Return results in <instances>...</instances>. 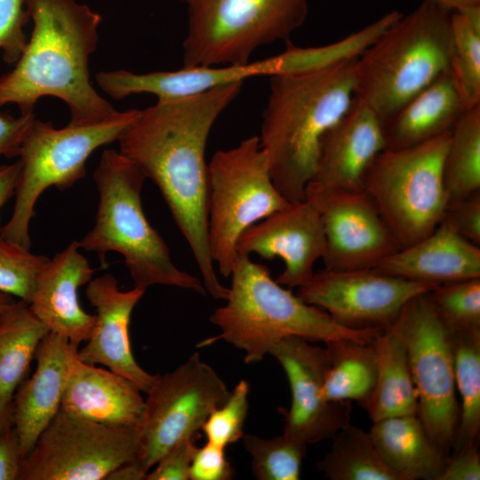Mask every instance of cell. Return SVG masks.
<instances>
[{
    "label": "cell",
    "mask_w": 480,
    "mask_h": 480,
    "mask_svg": "<svg viewBox=\"0 0 480 480\" xmlns=\"http://www.w3.org/2000/svg\"><path fill=\"white\" fill-rule=\"evenodd\" d=\"M243 83L200 94L158 101L140 113L118 140L119 152L159 188L215 300H226L208 239L209 175L205 150L210 132L237 97Z\"/></svg>",
    "instance_id": "1"
},
{
    "label": "cell",
    "mask_w": 480,
    "mask_h": 480,
    "mask_svg": "<svg viewBox=\"0 0 480 480\" xmlns=\"http://www.w3.org/2000/svg\"><path fill=\"white\" fill-rule=\"evenodd\" d=\"M34 28L15 68L0 76V108L33 112L44 96L63 100L70 122H100L117 110L92 86L89 59L97 49L99 13L75 0H26Z\"/></svg>",
    "instance_id": "2"
},
{
    "label": "cell",
    "mask_w": 480,
    "mask_h": 480,
    "mask_svg": "<svg viewBox=\"0 0 480 480\" xmlns=\"http://www.w3.org/2000/svg\"><path fill=\"white\" fill-rule=\"evenodd\" d=\"M356 59L269 76L258 137L273 182L289 203L305 199L321 140L353 103Z\"/></svg>",
    "instance_id": "3"
},
{
    "label": "cell",
    "mask_w": 480,
    "mask_h": 480,
    "mask_svg": "<svg viewBox=\"0 0 480 480\" xmlns=\"http://www.w3.org/2000/svg\"><path fill=\"white\" fill-rule=\"evenodd\" d=\"M227 303L209 320L220 327L203 347L223 340L244 352V362L261 361L279 340L299 337L310 342L349 340L373 343L383 330H356L334 321L325 311L303 301L271 277L267 266L237 253Z\"/></svg>",
    "instance_id": "4"
},
{
    "label": "cell",
    "mask_w": 480,
    "mask_h": 480,
    "mask_svg": "<svg viewBox=\"0 0 480 480\" xmlns=\"http://www.w3.org/2000/svg\"><path fill=\"white\" fill-rule=\"evenodd\" d=\"M99 204L92 228L79 241L80 249L98 254L105 268L106 254L116 252L133 280L146 291L152 285L174 286L206 295L198 277L180 269L160 234L145 216L141 191L144 173L114 149H105L93 172Z\"/></svg>",
    "instance_id": "5"
},
{
    "label": "cell",
    "mask_w": 480,
    "mask_h": 480,
    "mask_svg": "<svg viewBox=\"0 0 480 480\" xmlns=\"http://www.w3.org/2000/svg\"><path fill=\"white\" fill-rule=\"evenodd\" d=\"M452 12L435 0H423L356 60L354 100L382 124L450 69Z\"/></svg>",
    "instance_id": "6"
},
{
    "label": "cell",
    "mask_w": 480,
    "mask_h": 480,
    "mask_svg": "<svg viewBox=\"0 0 480 480\" xmlns=\"http://www.w3.org/2000/svg\"><path fill=\"white\" fill-rule=\"evenodd\" d=\"M139 113L138 109L116 111L98 123H68L60 129L36 118L17 155L20 172L13 211L0 236L30 249L29 225L42 193L50 187L64 190L84 178L89 156L97 148L118 140Z\"/></svg>",
    "instance_id": "7"
},
{
    "label": "cell",
    "mask_w": 480,
    "mask_h": 480,
    "mask_svg": "<svg viewBox=\"0 0 480 480\" xmlns=\"http://www.w3.org/2000/svg\"><path fill=\"white\" fill-rule=\"evenodd\" d=\"M451 132L409 148H385L364 173L362 188L401 248L428 236L444 218L443 164Z\"/></svg>",
    "instance_id": "8"
},
{
    "label": "cell",
    "mask_w": 480,
    "mask_h": 480,
    "mask_svg": "<svg viewBox=\"0 0 480 480\" xmlns=\"http://www.w3.org/2000/svg\"><path fill=\"white\" fill-rule=\"evenodd\" d=\"M187 5L183 67L244 64L259 48L290 41L308 0H179Z\"/></svg>",
    "instance_id": "9"
},
{
    "label": "cell",
    "mask_w": 480,
    "mask_h": 480,
    "mask_svg": "<svg viewBox=\"0 0 480 480\" xmlns=\"http://www.w3.org/2000/svg\"><path fill=\"white\" fill-rule=\"evenodd\" d=\"M208 239L211 257L230 276L241 235L289 202L273 182L258 136L218 150L208 163Z\"/></svg>",
    "instance_id": "10"
},
{
    "label": "cell",
    "mask_w": 480,
    "mask_h": 480,
    "mask_svg": "<svg viewBox=\"0 0 480 480\" xmlns=\"http://www.w3.org/2000/svg\"><path fill=\"white\" fill-rule=\"evenodd\" d=\"M230 392L198 353L173 371L157 374L134 427L136 460L144 470L148 472L167 451L193 437Z\"/></svg>",
    "instance_id": "11"
},
{
    "label": "cell",
    "mask_w": 480,
    "mask_h": 480,
    "mask_svg": "<svg viewBox=\"0 0 480 480\" xmlns=\"http://www.w3.org/2000/svg\"><path fill=\"white\" fill-rule=\"evenodd\" d=\"M428 292L411 299L392 325L406 349L418 394V416L448 457L460 415L452 333L436 315Z\"/></svg>",
    "instance_id": "12"
},
{
    "label": "cell",
    "mask_w": 480,
    "mask_h": 480,
    "mask_svg": "<svg viewBox=\"0 0 480 480\" xmlns=\"http://www.w3.org/2000/svg\"><path fill=\"white\" fill-rule=\"evenodd\" d=\"M134 460V428L97 423L60 409L22 459L19 480H106Z\"/></svg>",
    "instance_id": "13"
},
{
    "label": "cell",
    "mask_w": 480,
    "mask_h": 480,
    "mask_svg": "<svg viewBox=\"0 0 480 480\" xmlns=\"http://www.w3.org/2000/svg\"><path fill=\"white\" fill-rule=\"evenodd\" d=\"M438 284L411 281L375 268L315 272L298 287L306 303L325 311L338 324L356 330H385L413 297Z\"/></svg>",
    "instance_id": "14"
},
{
    "label": "cell",
    "mask_w": 480,
    "mask_h": 480,
    "mask_svg": "<svg viewBox=\"0 0 480 480\" xmlns=\"http://www.w3.org/2000/svg\"><path fill=\"white\" fill-rule=\"evenodd\" d=\"M305 199L317 210L325 237V269L374 268L401 246L364 190L307 189Z\"/></svg>",
    "instance_id": "15"
},
{
    "label": "cell",
    "mask_w": 480,
    "mask_h": 480,
    "mask_svg": "<svg viewBox=\"0 0 480 480\" xmlns=\"http://www.w3.org/2000/svg\"><path fill=\"white\" fill-rule=\"evenodd\" d=\"M283 367L291 389L288 409H282L283 433L306 444L332 439L350 423V402H331L324 394L325 348L299 337L279 340L270 350Z\"/></svg>",
    "instance_id": "16"
},
{
    "label": "cell",
    "mask_w": 480,
    "mask_h": 480,
    "mask_svg": "<svg viewBox=\"0 0 480 480\" xmlns=\"http://www.w3.org/2000/svg\"><path fill=\"white\" fill-rule=\"evenodd\" d=\"M325 251V237L316 207L304 199L289 203L248 228L239 237L236 252L272 260L280 258L284 268L276 281L298 288L315 273L314 266Z\"/></svg>",
    "instance_id": "17"
},
{
    "label": "cell",
    "mask_w": 480,
    "mask_h": 480,
    "mask_svg": "<svg viewBox=\"0 0 480 480\" xmlns=\"http://www.w3.org/2000/svg\"><path fill=\"white\" fill-rule=\"evenodd\" d=\"M144 292L135 286L122 291L116 278L109 273L92 278L85 294L95 308L96 319L90 338L78 349L77 356L86 364L106 366L147 394L157 374H150L138 364L129 338L131 316Z\"/></svg>",
    "instance_id": "18"
},
{
    "label": "cell",
    "mask_w": 480,
    "mask_h": 480,
    "mask_svg": "<svg viewBox=\"0 0 480 480\" xmlns=\"http://www.w3.org/2000/svg\"><path fill=\"white\" fill-rule=\"evenodd\" d=\"M385 148L382 122L372 109L354 100L348 112L323 136L315 172L306 190H363L366 168Z\"/></svg>",
    "instance_id": "19"
},
{
    "label": "cell",
    "mask_w": 480,
    "mask_h": 480,
    "mask_svg": "<svg viewBox=\"0 0 480 480\" xmlns=\"http://www.w3.org/2000/svg\"><path fill=\"white\" fill-rule=\"evenodd\" d=\"M77 241L48 259L38 274L29 308L51 332L79 346L92 333L96 316L85 312L78 289L92 279L95 269L80 252Z\"/></svg>",
    "instance_id": "20"
},
{
    "label": "cell",
    "mask_w": 480,
    "mask_h": 480,
    "mask_svg": "<svg viewBox=\"0 0 480 480\" xmlns=\"http://www.w3.org/2000/svg\"><path fill=\"white\" fill-rule=\"evenodd\" d=\"M72 349L60 409L71 415L111 426L134 428L144 399L139 388L109 369L81 361Z\"/></svg>",
    "instance_id": "21"
},
{
    "label": "cell",
    "mask_w": 480,
    "mask_h": 480,
    "mask_svg": "<svg viewBox=\"0 0 480 480\" xmlns=\"http://www.w3.org/2000/svg\"><path fill=\"white\" fill-rule=\"evenodd\" d=\"M76 346L50 332L37 348L33 374L20 383L13 396V427L23 458L60 409L69 358Z\"/></svg>",
    "instance_id": "22"
},
{
    "label": "cell",
    "mask_w": 480,
    "mask_h": 480,
    "mask_svg": "<svg viewBox=\"0 0 480 480\" xmlns=\"http://www.w3.org/2000/svg\"><path fill=\"white\" fill-rule=\"evenodd\" d=\"M374 268L396 277L436 284L480 277V246L442 220L428 236L400 248Z\"/></svg>",
    "instance_id": "23"
},
{
    "label": "cell",
    "mask_w": 480,
    "mask_h": 480,
    "mask_svg": "<svg viewBox=\"0 0 480 480\" xmlns=\"http://www.w3.org/2000/svg\"><path fill=\"white\" fill-rule=\"evenodd\" d=\"M467 110L449 69L382 124L386 148H409L450 132Z\"/></svg>",
    "instance_id": "24"
},
{
    "label": "cell",
    "mask_w": 480,
    "mask_h": 480,
    "mask_svg": "<svg viewBox=\"0 0 480 480\" xmlns=\"http://www.w3.org/2000/svg\"><path fill=\"white\" fill-rule=\"evenodd\" d=\"M369 433L383 462L401 480H438L447 455L417 414L374 421Z\"/></svg>",
    "instance_id": "25"
},
{
    "label": "cell",
    "mask_w": 480,
    "mask_h": 480,
    "mask_svg": "<svg viewBox=\"0 0 480 480\" xmlns=\"http://www.w3.org/2000/svg\"><path fill=\"white\" fill-rule=\"evenodd\" d=\"M377 356L376 387L364 409L372 422L394 416L417 414L418 394L404 342L393 325L373 342Z\"/></svg>",
    "instance_id": "26"
},
{
    "label": "cell",
    "mask_w": 480,
    "mask_h": 480,
    "mask_svg": "<svg viewBox=\"0 0 480 480\" xmlns=\"http://www.w3.org/2000/svg\"><path fill=\"white\" fill-rule=\"evenodd\" d=\"M50 332L28 303L15 300L0 317V399L12 402L28 377L42 340Z\"/></svg>",
    "instance_id": "27"
},
{
    "label": "cell",
    "mask_w": 480,
    "mask_h": 480,
    "mask_svg": "<svg viewBox=\"0 0 480 480\" xmlns=\"http://www.w3.org/2000/svg\"><path fill=\"white\" fill-rule=\"evenodd\" d=\"M324 394L331 402H356L366 408L376 387L377 356L373 343L349 340L325 343Z\"/></svg>",
    "instance_id": "28"
},
{
    "label": "cell",
    "mask_w": 480,
    "mask_h": 480,
    "mask_svg": "<svg viewBox=\"0 0 480 480\" xmlns=\"http://www.w3.org/2000/svg\"><path fill=\"white\" fill-rule=\"evenodd\" d=\"M452 333L456 391L460 397L452 450L478 441L480 433V328Z\"/></svg>",
    "instance_id": "29"
},
{
    "label": "cell",
    "mask_w": 480,
    "mask_h": 480,
    "mask_svg": "<svg viewBox=\"0 0 480 480\" xmlns=\"http://www.w3.org/2000/svg\"><path fill=\"white\" fill-rule=\"evenodd\" d=\"M316 468L331 480H401L381 460L369 432L350 423L332 438Z\"/></svg>",
    "instance_id": "30"
},
{
    "label": "cell",
    "mask_w": 480,
    "mask_h": 480,
    "mask_svg": "<svg viewBox=\"0 0 480 480\" xmlns=\"http://www.w3.org/2000/svg\"><path fill=\"white\" fill-rule=\"evenodd\" d=\"M443 180L448 204L480 191V105L465 111L452 130Z\"/></svg>",
    "instance_id": "31"
},
{
    "label": "cell",
    "mask_w": 480,
    "mask_h": 480,
    "mask_svg": "<svg viewBox=\"0 0 480 480\" xmlns=\"http://www.w3.org/2000/svg\"><path fill=\"white\" fill-rule=\"evenodd\" d=\"M455 85L467 109L480 105V5L453 11L451 16Z\"/></svg>",
    "instance_id": "32"
},
{
    "label": "cell",
    "mask_w": 480,
    "mask_h": 480,
    "mask_svg": "<svg viewBox=\"0 0 480 480\" xmlns=\"http://www.w3.org/2000/svg\"><path fill=\"white\" fill-rule=\"evenodd\" d=\"M252 457V472L259 480H298L308 444L284 433L272 438L244 435Z\"/></svg>",
    "instance_id": "33"
},
{
    "label": "cell",
    "mask_w": 480,
    "mask_h": 480,
    "mask_svg": "<svg viewBox=\"0 0 480 480\" xmlns=\"http://www.w3.org/2000/svg\"><path fill=\"white\" fill-rule=\"evenodd\" d=\"M428 296L451 332L480 328V277L440 284Z\"/></svg>",
    "instance_id": "34"
},
{
    "label": "cell",
    "mask_w": 480,
    "mask_h": 480,
    "mask_svg": "<svg viewBox=\"0 0 480 480\" xmlns=\"http://www.w3.org/2000/svg\"><path fill=\"white\" fill-rule=\"evenodd\" d=\"M48 260L0 236V292L29 303L42 268Z\"/></svg>",
    "instance_id": "35"
},
{
    "label": "cell",
    "mask_w": 480,
    "mask_h": 480,
    "mask_svg": "<svg viewBox=\"0 0 480 480\" xmlns=\"http://www.w3.org/2000/svg\"><path fill=\"white\" fill-rule=\"evenodd\" d=\"M248 396L249 384L242 380L225 403L209 414L201 428L208 442L226 448L243 438L249 408Z\"/></svg>",
    "instance_id": "36"
},
{
    "label": "cell",
    "mask_w": 480,
    "mask_h": 480,
    "mask_svg": "<svg viewBox=\"0 0 480 480\" xmlns=\"http://www.w3.org/2000/svg\"><path fill=\"white\" fill-rule=\"evenodd\" d=\"M29 18L26 0H0V49L9 64L18 61L28 43L23 28Z\"/></svg>",
    "instance_id": "37"
},
{
    "label": "cell",
    "mask_w": 480,
    "mask_h": 480,
    "mask_svg": "<svg viewBox=\"0 0 480 480\" xmlns=\"http://www.w3.org/2000/svg\"><path fill=\"white\" fill-rule=\"evenodd\" d=\"M443 220L462 237L480 246V191L449 203Z\"/></svg>",
    "instance_id": "38"
},
{
    "label": "cell",
    "mask_w": 480,
    "mask_h": 480,
    "mask_svg": "<svg viewBox=\"0 0 480 480\" xmlns=\"http://www.w3.org/2000/svg\"><path fill=\"white\" fill-rule=\"evenodd\" d=\"M235 477V470L227 460L225 448L207 443L196 449L193 457L189 479L191 480H230Z\"/></svg>",
    "instance_id": "39"
},
{
    "label": "cell",
    "mask_w": 480,
    "mask_h": 480,
    "mask_svg": "<svg viewBox=\"0 0 480 480\" xmlns=\"http://www.w3.org/2000/svg\"><path fill=\"white\" fill-rule=\"evenodd\" d=\"M196 449L193 437L180 442L157 460L155 469L147 473L145 480H188Z\"/></svg>",
    "instance_id": "40"
},
{
    "label": "cell",
    "mask_w": 480,
    "mask_h": 480,
    "mask_svg": "<svg viewBox=\"0 0 480 480\" xmlns=\"http://www.w3.org/2000/svg\"><path fill=\"white\" fill-rule=\"evenodd\" d=\"M478 441L469 443L449 454L438 480H479Z\"/></svg>",
    "instance_id": "41"
},
{
    "label": "cell",
    "mask_w": 480,
    "mask_h": 480,
    "mask_svg": "<svg viewBox=\"0 0 480 480\" xmlns=\"http://www.w3.org/2000/svg\"><path fill=\"white\" fill-rule=\"evenodd\" d=\"M33 112L20 113L19 116L0 113V156H14L32 123Z\"/></svg>",
    "instance_id": "42"
},
{
    "label": "cell",
    "mask_w": 480,
    "mask_h": 480,
    "mask_svg": "<svg viewBox=\"0 0 480 480\" xmlns=\"http://www.w3.org/2000/svg\"><path fill=\"white\" fill-rule=\"evenodd\" d=\"M22 455L14 427L0 434V480H19Z\"/></svg>",
    "instance_id": "43"
},
{
    "label": "cell",
    "mask_w": 480,
    "mask_h": 480,
    "mask_svg": "<svg viewBox=\"0 0 480 480\" xmlns=\"http://www.w3.org/2000/svg\"><path fill=\"white\" fill-rule=\"evenodd\" d=\"M19 172V161L0 166V212L4 204L14 195Z\"/></svg>",
    "instance_id": "44"
},
{
    "label": "cell",
    "mask_w": 480,
    "mask_h": 480,
    "mask_svg": "<svg viewBox=\"0 0 480 480\" xmlns=\"http://www.w3.org/2000/svg\"><path fill=\"white\" fill-rule=\"evenodd\" d=\"M147 473L137 460H134L113 470L106 480H145Z\"/></svg>",
    "instance_id": "45"
},
{
    "label": "cell",
    "mask_w": 480,
    "mask_h": 480,
    "mask_svg": "<svg viewBox=\"0 0 480 480\" xmlns=\"http://www.w3.org/2000/svg\"><path fill=\"white\" fill-rule=\"evenodd\" d=\"M13 427V404L0 399V434Z\"/></svg>",
    "instance_id": "46"
},
{
    "label": "cell",
    "mask_w": 480,
    "mask_h": 480,
    "mask_svg": "<svg viewBox=\"0 0 480 480\" xmlns=\"http://www.w3.org/2000/svg\"><path fill=\"white\" fill-rule=\"evenodd\" d=\"M452 11L463 10L469 7L479 6L480 0H435Z\"/></svg>",
    "instance_id": "47"
},
{
    "label": "cell",
    "mask_w": 480,
    "mask_h": 480,
    "mask_svg": "<svg viewBox=\"0 0 480 480\" xmlns=\"http://www.w3.org/2000/svg\"><path fill=\"white\" fill-rule=\"evenodd\" d=\"M14 301L13 296L0 292V317Z\"/></svg>",
    "instance_id": "48"
}]
</instances>
